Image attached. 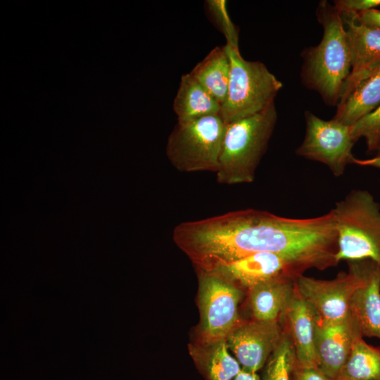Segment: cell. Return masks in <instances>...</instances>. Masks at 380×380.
<instances>
[{
    "instance_id": "obj_21",
    "label": "cell",
    "mask_w": 380,
    "mask_h": 380,
    "mask_svg": "<svg viewBox=\"0 0 380 380\" xmlns=\"http://www.w3.org/2000/svg\"><path fill=\"white\" fill-rule=\"evenodd\" d=\"M296 364L294 348L286 331L281 338L265 364L263 380H291Z\"/></svg>"
},
{
    "instance_id": "obj_30",
    "label": "cell",
    "mask_w": 380,
    "mask_h": 380,
    "mask_svg": "<svg viewBox=\"0 0 380 380\" xmlns=\"http://www.w3.org/2000/svg\"><path fill=\"white\" fill-rule=\"evenodd\" d=\"M378 71H380V63L377 65V66L376 67V68L374 69L372 75Z\"/></svg>"
},
{
    "instance_id": "obj_19",
    "label": "cell",
    "mask_w": 380,
    "mask_h": 380,
    "mask_svg": "<svg viewBox=\"0 0 380 380\" xmlns=\"http://www.w3.org/2000/svg\"><path fill=\"white\" fill-rule=\"evenodd\" d=\"M380 105V71L362 81L337 106L334 120L353 126Z\"/></svg>"
},
{
    "instance_id": "obj_12",
    "label": "cell",
    "mask_w": 380,
    "mask_h": 380,
    "mask_svg": "<svg viewBox=\"0 0 380 380\" xmlns=\"http://www.w3.org/2000/svg\"><path fill=\"white\" fill-rule=\"evenodd\" d=\"M359 337L362 336L350 315L334 323L316 320L315 350L318 369L331 380H338L352 346Z\"/></svg>"
},
{
    "instance_id": "obj_13",
    "label": "cell",
    "mask_w": 380,
    "mask_h": 380,
    "mask_svg": "<svg viewBox=\"0 0 380 380\" xmlns=\"http://www.w3.org/2000/svg\"><path fill=\"white\" fill-rule=\"evenodd\" d=\"M250 289L272 279L303 274L293 265L272 253H257L239 260L222 264L210 271Z\"/></svg>"
},
{
    "instance_id": "obj_3",
    "label": "cell",
    "mask_w": 380,
    "mask_h": 380,
    "mask_svg": "<svg viewBox=\"0 0 380 380\" xmlns=\"http://www.w3.org/2000/svg\"><path fill=\"white\" fill-rule=\"evenodd\" d=\"M274 103L262 111L227 124L216 173L218 183H251L274 131Z\"/></svg>"
},
{
    "instance_id": "obj_10",
    "label": "cell",
    "mask_w": 380,
    "mask_h": 380,
    "mask_svg": "<svg viewBox=\"0 0 380 380\" xmlns=\"http://www.w3.org/2000/svg\"><path fill=\"white\" fill-rule=\"evenodd\" d=\"M281 334L277 322L254 320L237 325L226 341L241 365V369L256 373L266 364Z\"/></svg>"
},
{
    "instance_id": "obj_2",
    "label": "cell",
    "mask_w": 380,
    "mask_h": 380,
    "mask_svg": "<svg viewBox=\"0 0 380 380\" xmlns=\"http://www.w3.org/2000/svg\"><path fill=\"white\" fill-rule=\"evenodd\" d=\"M323 36L315 46L303 53L301 78L317 91L327 105L339 103L351 72V53L339 11L327 1H321L316 11Z\"/></svg>"
},
{
    "instance_id": "obj_23",
    "label": "cell",
    "mask_w": 380,
    "mask_h": 380,
    "mask_svg": "<svg viewBox=\"0 0 380 380\" xmlns=\"http://www.w3.org/2000/svg\"><path fill=\"white\" fill-rule=\"evenodd\" d=\"M205 5L213 20L224 35L226 45L231 49H239V32L229 15L227 1L208 0Z\"/></svg>"
},
{
    "instance_id": "obj_15",
    "label": "cell",
    "mask_w": 380,
    "mask_h": 380,
    "mask_svg": "<svg viewBox=\"0 0 380 380\" xmlns=\"http://www.w3.org/2000/svg\"><path fill=\"white\" fill-rule=\"evenodd\" d=\"M350 315L361 335L380 339V266L374 263L365 281L353 293Z\"/></svg>"
},
{
    "instance_id": "obj_28",
    "label": "cell",
    "mask_w": 380,
    "mask_h": 380,
    "mask_svg": "<svg viewBox=\"0 0 380 380\" xmlns=\"http://www.w3.org/2000/svg\"><path fill=\"white\" fill-rule=\"evenodd\" d=\"M351 164L380 169V156H376L373 158L367 159H359L353 157Z\"/></svg>"
},
{
    "instance_id": "obj_11",
    "label": "cell",
    "mask_w": 380,
    "mask_h": 380,
    "mask_svg": "<svg viewBox=\"0 0 380 380\" xmlns=\"http://www.w3.org/2000/svg\"><path fill=\"white\" fill-rule=\"evenodd\" d=\"M341 13L351 53V72L340 101L362 81L371 76L380 63V29L363 24L357 13Z\"/></svg>"
},
{
    "instance_id": "obj_20",
    "label": "cell",
    "mask_w": 380,
    "mask_h": 380,
    "mask_svg": "<svg viewBox=\"0 0 380 380\" xmlns=\"http://www.w3.org/2000/svg\"><path fill=\"white\" fill-rule=\"evenodd\" d=\"M338 380H380V348L357 338Z\"/></svg>"
},
{
    "instance_id": "obj_5",
    "label": "cell",
    "mask_w": 380,
    "mask_h": 380,
    "mask_svg": "<svg viewBox=\"0 0 380 380\" xmlns=\"http://www.w3.org/2000/svg\"><path fill=\"white\" fill-rule=\"evenodd\" d=\"M227 46V45H226ZM231 70L220 116L226 124L257 114L272 103L283 84L260 61L245 60L239 49L227 46Z\"/></svg>"
},
{
    "instance_id": "obj_14",
    "label": "cell",
    "mask_w": 380,
    "mask_h": 380,
    "mask_svg": "<svg viewBox=\"0 0 380 380\" xmlns=\"http://www.w3.org/2000/svg\"><path fill=\"white\" fill-rule=\"evenodd\" d=\"M282 317L295 352L296 363L301 367H317L315 350L317 316L310 306L295 292ZM318 368V367H317Z\"/></svg>"
},
{
    "instance_id": "obj_26",
    "label": "cell",
    "mask_w": 380,
    "mask_h": 380,
    "mask_svg": "<svg viewBox=\"0 0 380 380\" xmlns=\"http://www.w3.org/2000/svg\"><path fill=\"white\" fill-rule=\"evenodd\" d=\"M291 380H331L317 367H301L296 363L293 367Z\"/></svg>"
},
{
    "instance_id": "obj_7",
    "label": "cell",
    "mask_w": 380,
    "mask_h": 380,
    "mask_svg": "<svg viewBox=\"0 0 380 380\" xmlns=\"http://www.w3.org/2000/svg\"><path fill=\"white\" fill-rule=\"evenodd\" d=\"M374 263L370 260L350 261L349 270L331 280L317 279L303 274L295 279L300 296L314 310L317 320L334 323L350 316V302L365 281Z\"/></svg>"
},
{
    "instance_id": "obj_16",
    "label": "cell",
    "mask_w": 380,
    "mask_h": 380,
    "mask_svg": "<svg viewBox=\"0 0 380 380\" xmlns=\"http://www.w3.org/2000/svg\"><path fill=\"white\" fill-rule=\"evenodd\" d=\"M296 278L280 277L249 289L250 306L255 320L275 322L282 317L295 292Z\"/></svg>"
},
{
    "instance_id": "obj_29",
    "label": "cell",
    "mask_w": 380,
    "mask_h": 380,
    "mask_svg": "<svg viewBox=\"0 0 380 380\" xmlns=\"http://www.w3.org/2000/svg\"><path fill=\"white\" fill-rule=\"evenodd\" d=\"M234 380H259L255 372H250L241 369Z\"/></svg>"
},
{
    "instance_id": "obj_8",
    "label": "cell",
    "mask_w": 380,
    "mask_h": 380,
    "mask_svg": "<svg viewBox=\"0 0 380 380\" xmlns=\"http://www.w3.org/2000/svg\"><path fill=\"white\" fill-rule=\"evenodd\" d=\"M306 130L296 155L327 165L336 177L341 176L351 164L355 143L351 126L334 119L325 120L310 111L305 113Z\"/></svg>"
},
{
    "instance_id": "obj_6",
    "label": "cell",
    "mask_w": 380,
    "mask_h": 380,
    "mask_svg": "<svg viewBox=\"0 0 380 380\" xmlns=\"http://www.w3.org/2000/svg\"><path fill=\"white\" fill-rule=\"evenodd\" d=\"M226 125L220 115L177 122L166 145L171 164L184 172H216Z\"/></svg>"
},
{
    "instance_id": "obj_9",
    "label": "cell",
    "mask_w": 380,
    "mask_h": 380,
    "mask_svg": "<svg viewBox=\"0 0 380 380\" xmlns=\"http://www.w3.org/2000/svg\"><path fill=\"white\" fill-rule=\"evenodd\" d=\"M241 290L234 283L213 272L200 277L199 305L201 327L207 341L226 340L237 326Z\"/></svg>"
},
{
    "instance_id": "obj_4",
    "label": "cell",
    "mask_w": 380,
    "mask_h": 380,
    "mask_svg": "<svg viewBox=\"0 0 380 380\" xmlns=\"http://www.w3.org/2000/svg\"><path fill=\"white\" fill-rule=\"evenodd\" d=\"M337 233L336 260H370L380 266V204L367 191L353 189L331 209Z\"/></svg>"
},
{
    "instance_id": "obj_1",
    "label": "cell",
    "mask_w": 380,
    "mask_h": 380,
    "mask_svg": "<svg viewBox=\"0 0 380 380\" xmlns=\"http://www.w3.org/2000/svg\"><path fill=\"white\" fill-rule=\"evenodd\" d=\"M172 237L203 271L264 252L281 256L302 273L338 264L332 210L310 218H289L255 209L236 210L179 223Z\"/></svg>"
},
{
    "instance_id": "obj_24",
    "label": "cell",
    "mask_w": 380,
    "mask_h": 380,
    "mask_svg": "<svg viewBox=\"0 0 380 380\" xmlns=\"http://www.w3.org/2000/svg\"><path fill=\"white\" fill-rule=\"evenodd\" d=\"M351 133L355 142L363 138L367 151L376 152L380 142V105L351 126Z\"/></svg>"
},
{
    "instance_id": "obj_31",
    "label": "cell",
    "mask_w": 380,
    "mask_h": 380,
    "mask_svg": "<svg viewBox=\"0 0 380 380\" xmlns=\"http://www.w3.org/2000/svg\"><path fill=\"white\" fill-rule=\"evenodd\" d=\"M376 156H380V142L376 151Z\"/></svg>"
},
{
    "instance_id": "obj_18",
    "label": "cell",
    "mask_w": 380,
    "mask_h": 380,
    "mask_svg": "<svg viewBox=\"0 0 380 380\" xmlns=\"http://www.w3.org/2000/svg\"><path fill=\"white\" fill-rule=\"evenodd\" d=\"M230 70L231 61L225 44L211 50L189 73L222 105L227 94Z\"/></svg>"
},
{
    "instance_id": "obj_17",
    "label": "cell",
    "mask_w": 380,
    "mask_h": 380,
    "mask_svg": "<svg viewBox=\"0 0 380 380\" xmlns=\"http://www.w3.org/2000/svg\"><path fill=\"white\" fill-rule=\"evenodd\" d=\"M177 122H182L205 116L220 115L221 103L209 94L191 75L182 76L173 102Z\"/></svg>"
},
{
    "instance_id": "obj_25",
    "label": "cell",
    "mask_w": 380,
    "mask_h": 380,
    "mask_svg": "<svg viewBox=\"0 0 380 380\" xmlns=\"http://www.w3.org/2000/svg\"><path fill=\"white\" fill-rule=\"evenodd\" d=\"M339 11L360 13L380 6V0H338L334 1Z\"/></svg>"
},
{
    "instance_id": "obj_27",
    "label": "cell",
    "mask_w": 380,
    "mask_h": 380,
    "mask_svg": "<svg viewBox=\"0 0 380 380\" xmlns=\"http://www.w3.org/2000/svg\"><path fill=\"white\" fill-rule=\"evenodd\" d=\"M359 20L365 25L380 29V9L375 8L357 13Z\"/></svg>"
},
{
    "instance_id": "obj_22",
    "label": "cell",
    "mask_w": 380,
    "mask_h": 380,
    "mask_svg": "<svg viewBox=\"0 0 380 380\" xmlns=\"http://www.w3.org/2000/svg\"><path fill=\"white\" fill-rule=\"evenodd\" d=\"M226 340L215 343L204 362L210 380H232L241 370L239 362L229 353Z\"/></svg>"
}]
</instances>
